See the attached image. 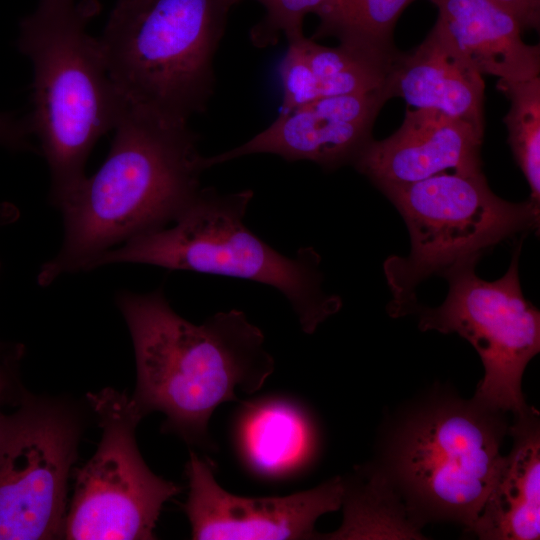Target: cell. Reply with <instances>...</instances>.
<instances>
[{
    "label": "cell",
    "mask_w": 540,
    "mask_h": 540,
    "mask_svg": "<svg viewBox=\"0 0 540 540\" xmlns=\"http://www.w3.org/2000/svg\"><path fill=\"white\" fill-rule=\"evenodd\" d=\"M114 131L100 168L56 205L64 239L40 269L43 286L88 271L103 253L169 226L201 189L204 156L188 123L126 105Z\"/></svg>",
    "instance_id": "1"
},
{
    "label": "cell",
    "mask_w": 540,
    "mask_h": 540,
    "mask_svg": "<svg viewBox=\"0 0 540 540\" xmlns=\"http://www.w3.org/2000/svg\"><path fill=\"white\" fill-rule=\"evenodd\" d=\"M402 216L411 241L407 257L391 256L384 273L394 317L412 312L416 288L432 275L477 263L506 238L539 225V205L512 203L495 195L482 172H443L406 184L378 188Z\"/></svg>",
    "instance_id": "6"
},
{
    "label": "cell",
    "mask_w": 540,
    "mask_h": 540,
    "mask_svg": "<svg viewBox=\"0 0 540 540\" xmlns=\"http://www.w3.org/2000/svg\"><path fill=\"white\" fill-rule=\"evenodd\" d=\"M390 97L436 109L484 130V81L434 25L422 43L396 57L385 84Z\"/></svg>",
    "instance_id": "14"
},
{
    "label": "cell",
    "mask_w": 540,
    "mask_h": 540,
    "mask_svg": "<svg viewBox=\"0 0 540 540\" xmlns=\"http://www.w3.org/2000/svg\"><path fill=\"white\" fill-rule=\"evenodd\" d=\"M244 0H230L234 6ZM265 14L251 29L250 39L257 47L277 43L283 35L288 43L302 38L303 22L308 14H317L325 0H255Z\"/></svg>",
    "instance_id": "21"
},
{
    "label": "cell",
    "mask_w": 540,
    "mask_h": 540,
    "mask_svg": "<svg viewBox=\"0 0 540 540\" xmlns=\"http://www.w3.org/2000/svg\"><path fill=\"white\" fill-rule=\"evenodd\" d=\"M296 42L317 80L321 97L380 89L385 86L395 61H384L342 44L323 46L306 36Z\"/></svg>",
    "instance_id": "19"
},
{
    "label": "cell",
    "mask_w": 540,
    "mask_h": 540,
    "mask_svg": "<svg viewBox=\"0 0 540 540\" xmlns=\"http://www.w3.org/2000/svg\"><path fill=\"white\" fill-rule=\"evenodd\" d=\"M513 14L523 29H539L540 0H492Z\"/></svg>",
    "instance_id": "24"
},
{
    "label": "cell",
    "mask_w": 540,
    "mask_h": 540,
    "mask_svg": "<svg viewBox=\"0 0 540 540\" xmlns=\"http://www.w3.org/2000/svg\"><path fill=\"white\" fill-rule=\"evenodd\" d=\"M483 129L436 109L406 110L401 126L371 140L352 164L377 188L426 179L452 169L482 172Z\"/></svg>",
    "instance_id": "13"
},
{
    "label": "cell",
    "mask_w": 540,
    "mask_h": 540,
    "mask_svg": "<svg viewBox=\"0 0 540 540\" xmlns=\"http://www.w3.org/2000/svg\"><path fill=\"white\" fill-rule=\"evenodd\" d=\"M81 426L68 406L25 398L0 414V540L61 537Z\"/></svg>",
    "instance_id": "10"
},
{
    "label": "cell",
    "mask_w": 540,
    "mask_h": 540,
    "mask_svg": "<svg viewBox=\"0 0 540 540\" xmlns=\"http://www.w3.org/2000/svg\"><path fill=\"white\" fill-rule=\"evenodd\" d=\"M497 88L510 107L503 121L508 143L531 190L530 200L540 204V78L498 81Z\"/></svg>",
    "instance_id": "20"
},
{
    "label": "cell",
    "mask_w": 540,
    "mask_h": 540,
    "mask_svg": "<svg viewBox=\"0 0 540 540\" xmlns=\"http://www.w3.org/2000/svg\"><path fill=\"white\" fill-rule=\"evenodd\" d=\"M414 0H325L317 16L319 25L311 37H335L339 44L375 58L394 61L395 24Z\"/></svg>",
    "instance_id": "17"
},
{
    "label": "cell",
    "mask_w": 540,
    "mask_h": 540,
    "mask_svg": "<svg viewBox=\"0 0 540 540\" xmlns=\"http://www.w3.org/2000/svg\"><path fill=\"white\" fill-rule=\"evenodd\" d=\"M230 0H119L99 38L127 106L188 123L215 87Z\"/></svg>",
    "instance_id": "5"
},
{
    "label": "cell",
    "mask_w": 540,
    "mask_h": 540,
    "mask_svg": "<svg viewBox=\"0 0 540 540\" xmlns=\"http://www.w3.org/2000/svg\"><path fill=\"white\" fill-rule=\"evenodd\" d=\"M241 428L242 446L251 465L277 473L298 465L312 447L308 423L292 407L281 402L253 406Z\"/></svg>",
    "instance_id": "18"
},
{
    "label": "cell",
    "mask_w": 540,
    "mask_h": 540,
    "mask_svg": "<svg viewBox=\"0 0 540 540\" xmlns=\"http://www.w3.org/2000/svg\"><path fill=\"white\" fill-rule=\"evenodd\" d=\"M99 419L98 448L78 470L62 535L69 540H149L163 505L181 487L145 463L135 431L143 414L111 388L88 394Z\"/></svg>",
    "instance_id": "9"
},
{
    "label": "cell",
    "mask_w": 540,
    "mask_h": 540,
    "mask_svg": "<svg viewBox=\"0 0 540 540\" xmlns=\"http://www.w3.org/2000/svg\"><path fill=\"white\" fill-rule=\"evenodd\" d=\"M389 99L384 86L364 94L320 97L279 112L275 121L250 140L204 157L205 168L259 153L287 161H312L326 171L353 164L372 140L374 122Z\"/></svg>",
    "instance_id": "12"
},
{
    "label": "cell",
    "mask_w": 540,
    "mask_h": 540,
    "mask_svg": "<svg viewBox=\"0 0 540 540\" xmlns=\"http://www.w3.org/2000/svg\"><path fill=\"white\" fill-rule=\"evenodd\" d=\"M502 414L473 399L443 400L403 423L388 467L413 516L473 528L502 463Z\"/></svg>",
    "instance_id": "7"
},
{
    "label": "cell",
    "mask_w": 540,
    "mask_h": 540,
    "mask_svg": "<svg viewBox=\"0 0 540 540\" xmlns=\"http://www.w3.org/2000/svg\"><path fill=\"white\" fill-rule=\"evenodd\" d=\"M30 130L27 122L0 114V145L12 149H30Z\"/></svg>",
    "instance_id": "23"
},
{
    "label": "cell",
    "mask_w": 540,
    "mask_h": 540,
    "mask_svg": "<svg viewBox=\"0 0 540 540\" xmlns=\"http://www.w3.org/2000/svg\"><path fill=\"white\" fill-rule=\"evenodd\" d=\"M522 243L513 252L506 273L486 281L475 273L477 263L451 269L444 277L446 299L435 308L416 305L422 331L457 333L478 352L485 374L473 400L492 411L527 413L521 380L540 350V312L522 292L518 261ZM411 312V313H412Z\"/></svg>",
    "instance_id": "8"
},
{
    "label": "cell",
    "mask_w": 540,
    "mask_h": 540,
    "mask_svg": "<svg viewBox=\"0 0 540 540\" xmlns=\"http://www.w3.org/2000/svg\"><path fill=\"white\" fill-rule=\"evenodd\" d=\"M8 384H9V375L6 369V365L0 359V405H1L3 396L7 389ZM0 414H1V410H0Z\"/></svg>",
    "instance_id": "25"
},
{
    "label": "cell",
    "mask_w": 540,
    "mask_h": 540,
    "mask_svg": "<svg viewBox=\"0 0 540 540\" xmlns=\"http://www.w3.org/2000/svg\"><path fill=\"white\" fill-rule=\"evenodd\" d=\"M278 70L283 88L280 112L321 97L317 80L296 41L289 43Z\"/></svg>",
    "instance_id": "22"
},
{
    "label": "cell",
    "mask_w": 540,
    "mask_h": 540,
    "mask_svg": "<svg viewBox=\"0 0 540 540\" xmlns=\"http://www.w3.org/2000/svg\"><path fill=\"white\" fill-rule=\"evenodd\" d=\"M189 492L182 508L196 540L314 539L315 523L342 505L339 477L287 496L243 497L217 482L211 460L190 453L186 464Z\"/></svg>",
    "instance_id": "11"
},
{
    "label": "cell",
    "mask_w": 540,
    "mask_h": 540,
    "mask_svg": "<svg viewBox=\"0 0 540 540\" xmlns=\"http://www.w3.org/2000/svg\"><path fill=\"white\" fill-rule=\"evenodd\" d=\"M97 10L93 0H40L21 23L19 49L33 66L27 123L48 164L55 206L86 177L91 150L126 108L99 39L87 32Z\"/></svg>",
    "instance_id": "3"
},
{
    "label": "cell",
    "mask_w": 540,
    "mask_h": 540,
    "mask_svg": "<svg viewBox=\"0 0 540 540\" xmlns=\"http://www.w3.org/2000/svg\"><path fill=\"white\" fill-rule=\"evenodd\" d=\"M435 25L480 73L501 81L539 77L540 47L523 41L517 18L492 0H429Z\"/></svg>",
    "instance_id": "15"
},
{
    "label": "cell",
    "mask_w": 540,
    "mask_h": 540,
    "mask_svg": "<svg viewBox=\"0 0 540 540\" xmlns=\"http://www.w3.org/2000/svg\"><path fill=\"white\" fill-rule=\"evenodd\" d=\"M250 189L221 194L201 188L172 226L138 236L100 255L90 270L118 263L222 275L277 289L290 303L301 329L313 333L342 306L322 289L320 256L312 247L293 258L266 244L244 224Z\"/></svg>",
    "instance_id": "4"
},
{
    "label": "cell",
    "mask_w": 540,
    "mask_h": 540,
    "mask_svg": "<svg viewBox=\"0 0 540 540\" xmlns=\"http://www.w3.org/2000/svg\"><path fill=\"white\" fill-rule=\"evenodd\" d=\"M117 306L133 342L137 382L132 397L145 416H166L165 432L190 444L210 445L215 409L237 392L258 391L274 371L263 332L244 312H218L200 325L178 315L162 288L123 291Z\"/></svg>",
    "instance_id": "2"
},
{
    "label": "cell",
    "mask_w": 540,
    "mask_h": 540,
    "mask_svg": "<svg viewBox=\"0 0 540 540\" xmlns=\"http://www.w3.org/2000/svg\"><path fill=\"white\" fill-rule=\"evenodd\" d=\"M513 446L471 529L481 539L535 540L540 535V432L537 412L516 416Z\"/></svg>",
    "instance_id": "16"
}]
</instances>
